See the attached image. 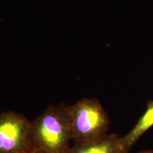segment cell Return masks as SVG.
<instances>
[{
    "instance_id": "obj_3",
    "label": "cell",
    "mask_w": 153,
    "mask_h": 153,
    "mask_svg": "<svg viewBox=\"0 0 153 153\" xmlns=\"http://www.w3.org/2000/svg\"><path fill=\"white\" fill-rule=\"evenodd\" d=\"M30 122L11 111L0 114V153H28L32 150Z\"/></svg>"
},
{
    "instance_id": "obj_5",
    "label": "cell",
    "mask_w": 153,
    "mask_h": 153,
    "mask_svg": "<svg viewBox=\"0 0 153 153\" xmlns=\"http://www.w3.org/2000/svg\"><path fill=\"white\" fill-rule=\"evenodd\" d=\"M153 126V101L149 102L145 112L140 118L137 123L133 128L126 134L125 136L121 137V140L126 150L128 152L132 147L136 143L138 139Z\"/></svg>"
},
{
    "instance_id": "obj_7",
    "label": "cell",
    "mask_w": 153,
    "mask_h": 153,
    "mask_svg": "<svg viewBox=\"0 0 153 153\" xmlns=\"http://www.w3.org/2000/svg\"><path fill=\"white\" fill-rule=\"evenodd\" d=\"M137 153H153V151H152V150H145V151H142V152H139Z\"/></svg>"
},
{
    "instance_id": "obj_4",
    "label": "cell",
    "mask_w": 153,
    "mask_h": 153,
    "mask_svg": "<svg viewBox=\"0 0 153 153\" xmlns=\"http://www.w3.org/2000/svg\"><path fill=\"white\" fill-rule=\"evenodd\" d=\"M67 153H128L124 148L121 137L107 135L99 142L87 145L74 144Z\"/></svg>"
},
{
    "instance_id": "obj_1",
    "label": "cell",
    "mask_w": 153,
    "mask_h": 153,
    "mask_svg": "<svg viewBox=\"0 0 153 153\" xmlns=\"http://www.w3.org/2000/svg\"><path fill=\"white\" fill-rule=\"evenodd\" d=\"M32 149L48 153H67L72 140L70 106H51L30 122Z\"/></svg>"
},
{
    "instance_id": "obj_2",
    "label": "cell",
    "mask_w": 153,
    "mask_h": 153,
    "mask_svg": "<svg viewBox=\"0 0 153 153\" xmlns=\"http://www.w3.org/2000/svg\"><path fill=\"white\" fill-rule=\"evenodd\" d=\"M70 114L74 144H91L107 135L109 118L98 99H80L70 106Z\"/></svg>"
},
{
    "instance_id": "obj_6",
    "label": "cell",
    "mask_w": 153,
    "mask_h": 153,
    "mask_svg": "<svg viewBox=\"0 0 153 153\" xmlns=\"http://www.w3.org/2000/svg\"><path fill=\"white\" fill-rule=\"evenodd\" d=\"M28 153H48V152H45V151L41 150H36V149H32V150H30Z\"/></svg>"
}]
</instances>
